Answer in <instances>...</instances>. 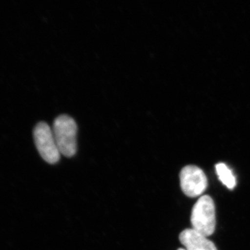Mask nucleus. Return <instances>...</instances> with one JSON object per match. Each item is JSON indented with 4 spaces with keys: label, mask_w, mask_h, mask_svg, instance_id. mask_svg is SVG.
I'll use <instances>...</instances> for the list:
<instances>
[{
    "label": "nucleus",
    "mask_w": 250,
    "mask_h": 250,
    "mask_svg": "<svg viewBox=\"0 0 250 250\" xmlns=\"http://www.w3.org/2000/svg\"><path fill=\"white\" fill-rule=\"evenodd\" d=\"M54 139L61 154L72 157L77 152V126L75 120L68 115L56 118L52 128Z\"/></svg>",
    "instance_id": "obj_1"
},
{
    "label": "nucleus",
    "mask_w": 250,
    "mask_h": 250,
    "mask_svg": "<svg viewBox=\"0 0 250 250\" xmlns=\"http://www.w3.org/2000/svg\"><path fill=\"white\" fill-rule=\"evenodd\" d=\"M192 229L207 237L213 234L215 229V208L213 199L203 195L197 200L191 213Z\"/></svg>",
    "instance_id": "obj_2"
},
{
    "label": "nucleus",
    "mask_w": 250,
    "mask_h": 250,
    "mask_svg": "<svg viewBox=\"0 0 250 250\" xmlns=\"http://www.w3.org/2000/svg\"><path fill=\"white\" fill-rule=\"evenodd\" d=\"M34 137L36 147L42 159L50 164L58 162L61 153L52 128L44 122L38 123L34 128Z\"/></svg>",
    "instance_id": "obj_3"
},
{
    "label": "nucleus",
    "mask_w": 250,
    "mask_h": 250,
    "mask_svg": "<svg viewBox=\"0 0 250 250\" xmlns=\"http://www.w3.org/2000/svg\"><path fill=\"white\" fill-rule=\"evenodd\" d=\"M179 178L182 191L190 197L200 196L208 185L205 172L195 166L184 167L181 171Z\"/></svg>",
    "instance_id": "obj_4"
},
{
    "label": "nucleus",
    "mask_w": 250,
    "mask_h": 250,
    "mask_svg": "<svg viewBox=\"0 0 250 250\" xmlns=\"http://www.w3.org/2000/svg\"><path fill=\"white\" fill-rule=\"evenodd\" d=\"M179 241L186 250H217L213 242L193 229L184 230L179 235Z\"/></svg>",
    "instance_id": "obj_5"
},
{
    "label": "nucleus",
    "mask_w": 250,
    "mask_h": 250,
    "mask_svg": "<svg viewBox=\"0 0 250 250\" xmlns=\"http://www.w3.org/2000/svg\"><path fill=\"white\" fill-rule=\"evenodd\" d=\"M215 169H216L219 179L224 185L226 186L229 189H233L236 187V179L228 166L223 163H220L215 166Z\"/></svg>",
    "instance_id": "obj_6"
},
{
    "label": "nucleus",
    "mask_w": 250,
    "mask_h": 250,
    "mask_svg": "<svg viewBox=\"0 0 250 250\" xmlns=\"http://www.w3.org/2000/svg\"><path fill=\"white\" fill-rule=\"evenodd\" d=\"M177 250H186L185 249H182V248H180V249Z\"/></svg>",
    "instance_id": "obj_7"
}]
</instances>
